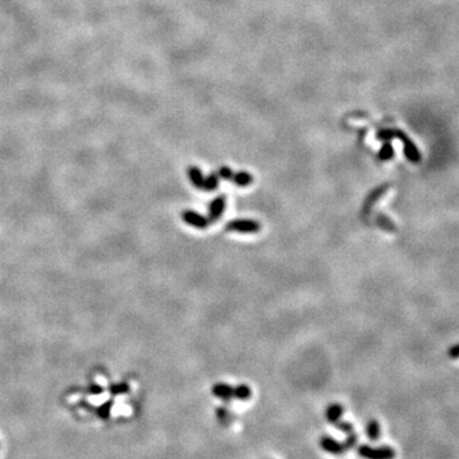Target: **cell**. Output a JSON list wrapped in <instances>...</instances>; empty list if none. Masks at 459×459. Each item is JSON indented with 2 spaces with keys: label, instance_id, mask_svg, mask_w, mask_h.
Wrapping results in <instances>:
<instances>
[{
  "label": "cell",
  "instance_id": "9c48e42d",
  "mask_svg": "<svg viewBox=\"0 0 459 459\" xmlns=\"http://www.w3.org/2000/svg\"><path fill=\"white\" fill-rule=\"evenodd\" d=\"M187 175H189V179H190L191 184H193L194 186L198 187V189H203V184H204V176H203L199 167H196V166L189 167V170H187Z\"/></svg>",
  "mask_w": 459,
  "mask_h": 459
},
{
  "label": "cell",
  "instance_id": "5b68a950",
  "mask_svg": "<svg viewBox=\"0 0 459 459\" xmlns=\"http://www.w3.org/2000/svg\"><path fill=\"white\" fill-rule=\"evenodd\" d=\"M225 208H226V199H225V196H216L215 199L211 202V204H209V221H211V222L217 221L218 218L222 216Z\"/></svg>",
  "mask_w": 459,
  "mask_h": 459
},
{
  "label": "cell",
  "instance_id": "3957f363",
  "mask_svg": "<svg viewBox=\"0 0 459 459\" xmlns=\"http://www.w3.org/2000/svg\"><path fill=\"white\" fill-rule=\"evenodd\" d=\"M227 231L241 233H255L260 231L262 226L258 221L254 220H233L230 221L226 226Z\"/></svg>",
  "mask_w": 459,
  "mask_h": 459
},
{
  "label": "cell",
  "instance_id": "8992f818",
  "mask_svg": "<svg viewBox=\"0 0 459 459\" xmlns=\"http://www.w3.org/2000/svg\"><path fill=\"white\" fill-rule=\"evenodd\" d=\"M321 448L325 450V452L332 453V454H341L348 448L347 445L341 444V443H338V441L333 440V439L329 438V436H324V438H321Z\"/></svg>",
  "mask_w": 459,
  "mask_h": 459
},
{
  "label": "cell",
  "instance_id": "ba28073f",
  "mask_svg": "<svg viewBox=\"0 0 459 459\" xmlns=\"http://www.w3.org/2000/svg\"><path fill=\"white\" fill-rule=\"evenodd\" d=\"M342 413H343V407H342L341 405H338V403L330 405L329 407L326 408V420L329 421V422L334 423V425H337V423L339 422V418L342 417Z\"/></svg>",
  "mask_w": 459,
  "mask_h": 459
},
{
  "label": "cell",
  "instance_id": "7a4b0ae2",
  "mask_svg": "<svg viewBox=\"0 0 459 459\" xmlns=\"http://www.w3.org/2000/svg\"><path fill=\"white\" fill-rule=\"evenodd\" d=\"M359 454L365 459H394L396 450L392 447L371 448L367 445H361L359 448Z\"/></svg>",
  "mask_w": 459,
  "mask_h": 459
},
{
  "label": "cell",
  "instance_id": "7c38bea8",
  "mask_svg": "<svg viewBox=\"0 0 459 459\" xmlns=\"http://www.w3.org/2000/svg\"><path fill=\"white\" fill-rule=\"evenodd\" d=\"M366 434L372 441L378 440L380 436V423L376 420H371L366 426Z\"/></svg>",
  "mask_w": 459,
  "mask_h": 459
},
{
  "label": "cell",
  "instance_id": "5bb4252c",
  "mask_svg": "<svg viewBox=\"0 0 459 459\" xmlns=\"http://www.w3.org/2000/svg\"><path fill=\"white\" fill-rule=\"evenodd\" d=\"M394 156V149H393L392 144L390 143H385V144L381 147L380 152H379V160L380 161H388L390 158H393Z\"/></svg>",
  "mask_w": 459,
  "mask_h": 459
},
{
  "label": "cell",
  "instance_id": "6da1fadb",
  "mask_svg": "<svg viewBox=\"0 0 459 459\" xmlns=\"http://www.w3.org/2000/svg\"><path fill=\"white\" fill-rule=\"evenodd\" d=\"M393 137H397V138L403 140V143H405L406 157L411 161V162L417 163L421 160V154H420V152H418V149L416 148V145H414L413 143H412L411 140L407 138V137L403 136L401 132H390V130H388V132H381V133L379 134V138L384 139V140H388V139L393 138Z\"/></svg>",
  "mask_w": 459,
  "mask_h": 459
},
{
  "label": "cell",
  "instance_id": "277c9868",
  "mask_svg": "<svg viewBox=\"0 0 459 459\" xmlns=\"http://www.w3.org/2000/svg\"><path fill=\"white\" fill-rule=\"evenodd\" d=\"M183 220L186 222L189 226L195 227V229H207L211 224L209 218L204 217V216L199 215L198 212L194 211H185L183 212Z\"/></svg>",
  "mask_w": 459,
  "mask_h": 459
},
{
  "label": "cell",
  "instance_id": "52a82bcc",
  "mask_svg": "<svg viewBox=\"0 0 459 459\" xmlns=\"http://www.w3.org/2000/svg\"><path fill=\"white\" fill-rule=\"evenodd\" d=\"M212 393L213 396L217 398L222 399V401H230L233 398V388L229 384L225 383H217L212 387Z\"/></svg>",
  "mask_w": 459,
  "mask_h": 459
},
{
  "label": "cell",
  "instance_id": "4fadbf2b",
  "mask_svg": "<svg viewBox=\"0 0 459 459\" xmlns=\"http://www.w3.org/2000/svg\"><path fill=\"white\" fill-rule=\"evenodd\" d=\"M218 184H220V182H218L217 174H211V175H208L207 178H204L203 189H206V190H208V191L215 190V189H217L218 187Z\"/></svg>",
  "mask_w": 459,
  "mask_h": 459
},
{
  "label": "cell",
  "instance_id": "8fae6325",
  "mask_svg": "<svg viewBox=\"0 0 459 459\" xmlns=\"http://www.w3.org/2000/svg\"><path fill=\"white\" fill-rule=\"evenodd\" d=\"M251 397V389L246 384H240L233 388V398L239 401H248Z\"/></svg>",
  "mask_w": 459,
  "mask_h": 459
},
{
  "label": "cell",
  "instance_id": "2e32d148",
  "mask_svg": "<svg viewBox=\"0 0 459 459\" xmlns=\"http://www.w3.org/2000/svg\"><path fill=\"white\" fill-rule=\"evenodd\" d=\"M448 356L454 360L459 359V343L453 344V346L448 350Z\"/></svg>",
  "mask_w": 459,
  "mask_h": 459
},
{
  "label": "cell",
  "instance_id": "9a60e30c",
  "mask_svg": "<svg viewBox=\"0 0 459 459\" xmlns=\"http://www.w3.org/2000/svg\"><path fill=\"white\" fill-rule=\"evenodd\" d=\"M218 176L225 179V180H230V179H232L233 172H232V170L230 169V167L224 166V167H221L220 171H218Z\"/></svg>",
  "mask_w": 459,
  "mask_h": 459
},
{
  "label": "cell",
  "instance_id": "30bf717a",
  "mask_svg": "<svg viewBox=\"0 0 459 459\" xmlns=\"http://www.w3.org/2000/svg\"><path fill=\"white\" fill-rule=\"evenodd\" d=\"M232 180H233V184H235L236 186L245 187V186H249V185L253 183V176H251L250 174L246 171H240V172L233 174Z\"/></svg>",
  "mask_w": 459,
  "mask_h": 459
}]
</instances>
